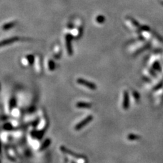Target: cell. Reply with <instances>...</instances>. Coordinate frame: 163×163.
Wrapping results in <instances>:
<instances>
[{
    "mask_svg": "<svg viewBox=\"0 0 163 163\" xmlns=\"http://www.w3.org/2000/svg\"><path fill=\"white\" fill-rule=\"evenodd\" d=\"M50 144V139H47L46 140L44 143L42 144V145H41V149H44L46 147H47L48 145H49Z\"/></svg>",
    "mask_w": 163,
    "mask_h": 163,
    "instance_id": "cell-10",
    "label": "cell"
},
{
    "mask_svg": "<svg viewBox=\"0 0 163 163\" xmlns=\"http://www.w3.org/2000/svg\"><path fill=\"white\" fill-rule=\"evenodd\" d=\"M15 24L16 23H15L14 22H10V23H6L3 26V29L4 30H8V29H11L14 27V26L15 25Z\"/></svg>",
    "mask_w": 163,
    "mask_h": 163,
    "instance_id": "cell-8",
    "label": "cell"
},
{
    "mask_svg": "<svg viewBox=\"0 0 163 163\" xmlns=\"http://www.w3.org/2000/svg\"><path fill=\"white\" fill-rule=\"evenodd\" d=\"M92 105L90 103H86V102H78L76 104V107L78 108H89L91 107Z\"/></svg>",
    "mask_w": 163,
    "mask_h": 163,
    "instance_id": "cell-7",
    "label": "cell"
},
{
    "mask_svg": "<svg viewBox=\"0 0 163 163\" xmlns=\"http://www.w3.org/2000/svg\"><path fill=\"white\" fill-rule=\"evenodd\" d=\"M48 67H49V69L50 70H52L54 69L55 68V63L54 62V61H49V62H48Z\"/></svg>",
    "mask_w": 163,
    "mask_h": 163,
    "instance_id": "cell-12",
    "label": "cell"
},
{
    "mask_svg": "<svg viewBox=\"0 0 163 163\" xmlns=\"http://www.w3.org/2000/svg\"><path fill=\"white\" fill-rule=\"evenodd\" d=\"M61 151L63 152V153L69 154V155L73 156H75V157H76V158H81V156L80 155H78V154H77L76 153H73V152L70 151L69 149H68L67 148H66L65 147L61 146Z\"/></svg>",
    "mask_w": 163,
    "mask_h": 163,
    "instance_id": "cell-5",
    "label": "cell"
},
{
    "mask_svg": "<svg viewBox=\"0 0 163 163\" xmlns=\"http://www.w3.org/2000/svg\"><path fill=\"white\" fill-rule=\"evenodd\" d=\"M24 59L27 61V63L31 65V64L34 63V56H33V55H27V56H26Z\"/></svg>",
    "mask_w": 163,
    "mask_h": 163,
    "instance_id": "cell-9",
    "label": "cell"
},
{
    "mask_svg": "<svg viewBox=\"0 0 163 163\" xmlns=\"http://www.w3.org/2000/svg\"><path fill=\"white\" fill-rule=\"evenodd\" d=\"M66 43H67V50L69 55L72 54V48L71 44V37L67 35L66 36Z\"/></svg>",
    "mask_w": 163,
    "mask_h": 163,
    "instance_id": "cell-3",
    "label": "cell"
},
{
    "mask_svg": "<svg viewBox=\"0 0 163 163\" xmlns=\"http://www.w3.org/2000/svg\"><path fill=\"white\" fill-rule=\"evenodd\" d=\"M92 119H93V116H87V118L84 119L82 121H81V122H79L78 124L76 125V127H75V129L77 130V131H78V130L82 129V128L84 127L87 124H89L90 122H91Z\"/></svg>",
    "mask_w": 163,
    "mask_h": 163,
    "instance_id": "cell-2",
    "label": "cell"
},
{
    "mask_svg": "<svg viewBox=\"0 0 163 163\" xmlns=\"http://www.w3.org/2000/svg\"><path fill=\"white\" fill-rule=\"evenodd\" d=\"M19 39V37H12V38H10V39H6V40L1 41V46H5V45L10 44L14 43V41H18Z\"/></svg>",
    "mask_w": 163,
    "mask_h": 163,
    "instance_id": "cell-4",
    "label": "cell"
},
{
    "mask_svg": "<svg viewBox=\"0 0 163 163\" xmlns=\"http://www.w3.org/2000/svg\"><path fill=\"white\" fill-rule=\"evenodd\" d=\"M96 21L99 23H103L105 21V18L103 16H97V17L96 18Z\"/></svg>",
    "mask_w": 163,
    "mask_h": 163,
    "instance_id": "cell-11",
    "label": "cell"
},
{
    "mask_svg": "<svg viewBox=\"0 0 163 163\" xmlns=\"http://www.w3.org/2000/svg\"><path fill=\"white\" fill-rule=\"evenodd\" d=\"M129 107V94L127 91L124 92V99H123V107L124 109H127Z\"/></svg>",
    "mask_w": 163,
    "mask_h": 163,
    "instance_id": "cell-6",
    "label": "cell"
},
{
    "mask_svg": "<svg viewBox=\"0 0 163 163\" xmlns=\"http://www.w3.org/2000/svg\"><path fill=\"white\" fill-rule=\"evenodd\" d=\"M77 82H78L79 84L84 86L88 89H91V90H96L97 89V86L96 84H94V83H92L91 82L87 81L84 80V79L82 78H78V80H77Z\"/></svg>",
    "mask_w": 163,
    "mask_h": 163,
    "instance_id": "cell-1",
    "label": "cell"
}]
</instances>
